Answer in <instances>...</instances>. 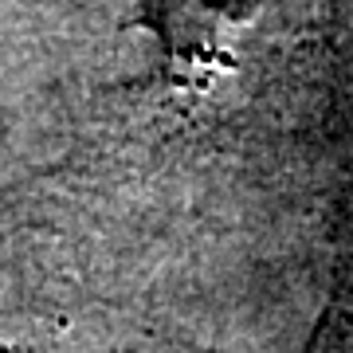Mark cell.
Instances as JSON below:
<instances>
[{"instance_id": "cell-1", "label": "cell", "mask_w": 353, "mask_h": 353, "mask_svg": "<svg viewBox=\"0 0 353 353\" xmlns=\"http://www.w3.org/2000/svg\"><path fill=\"white\" fill-rule=\"evenodd\" d=\"M267 0H153L141 20L157 32L169 59L181 67H216L228 55V39L263 12Z\"/></svg>"}]
</instances>
